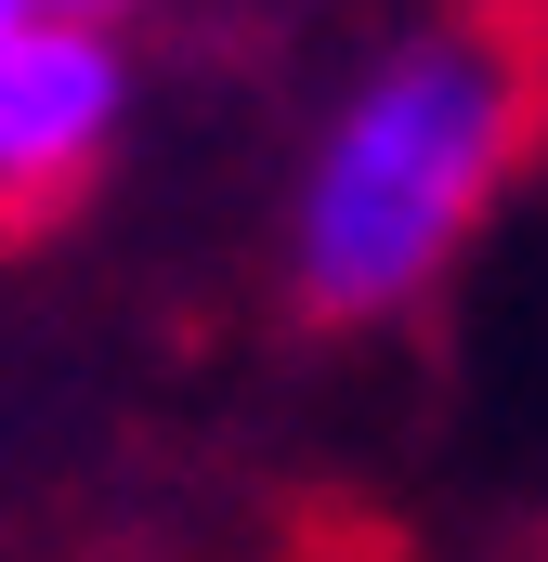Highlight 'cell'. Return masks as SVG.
<instances>
[{
    "mask_svg": "<svg viewBox=\"0 0 548 562\" xmlns=\"http://www.w3.org/2000/svg\"><path fill=\"white\" fill-rule=\"evenodd\" d=\"M26 13H39V0H0V26H26Z\"/></svg>",
    "mask_w": 548,
    "mask_h": 562,
    "instance_id": "4",
    "label": "cell"
},
{
    "mask_svg": "<svg viewBox=\"0 0 548 562\" xmlns=\"http://www.w3.org/2000/svg\"><path fill=\"white\" fill-rule=\"evenodd\" d=\"M118 105H132V79H118V53H105L92 13H26V26H0V196H13V210H26V196H66V183L118 144Z\"/></svg>",
    "mask_w": 548,
    "mask_h": 562,
    "instance_id": "2",
    "label": "cell"
},
{
    "mask_svg": "<svg viewBox=\"0 0 548 562\" xmlns=\"http://www.w3.org/2000/svg\"><path fill=\"white\" fill-rule=\"evenodd\" d=\"M39 13H92V26H105V13H118V0H39Z\"/></svg>",
    "mask_w": 548,
    "mask_h": 562,
    "instance_id": "3",
    "label": "cell"
},
{
    "mask_svg": "<svg viewBox=\"0 0 548 562\" xmlns=\"http://www.w3.org/2000/svg\"><path fill=\"white\" fill-rule=\"evenodd\" d=\"M536 132V53L496 26H418L406 53H379L340 119L300 157V210H287V262L313 314H392L444 276L483 210L510 196Z\"/></svg>",
    "mask_w": 548,
    "mask_h": 562,
    "instance_id": "1",
    "label": "cell"
}]
</instances>
